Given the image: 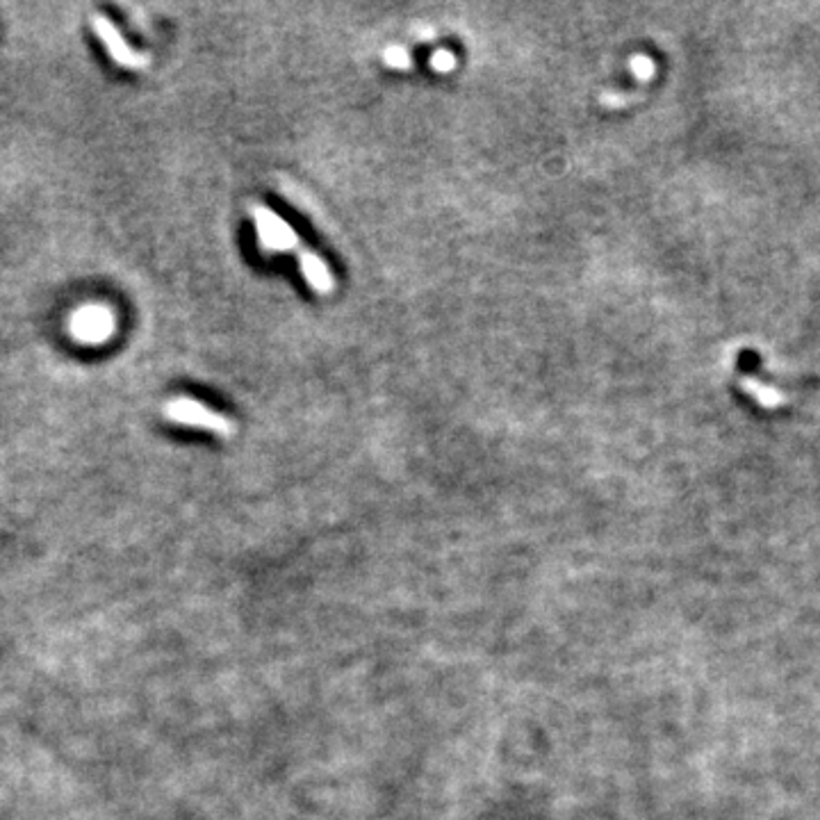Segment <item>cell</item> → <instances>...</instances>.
Wrapping results in <instances>:
<instances>
[{"instance_id":"5b68a950","label":"cell","mask_w":820,"mask_h":820,"mask_svg":"<svg viewBox=\"0 0 820 820\" xmlns=\"http://www.w3.org/2000/svg\"><path fill=\"white\" fill-rule=\"evenodd\" d=\"M299 267L301 274L306 278L308 285L313 287L319 294H331L335 287V278L331 274V269L326 267V262L317 256L313 251H301L299 253Z\"/></svg>"},{"instance_id":"277c9868","label":"cell","mask_w":820,"mask_h":820,"mask_svg":"<svg viewBox=\"0 0 820 820\" xmlns=\"http://www.w3.org/2000/svg\"><path fill=\"white\" fill-rule=\"evenodd\" d=\"M73 338L85 344L105 342L114 333V315L105 306H85L71 317Z\"/></svg>"},{"instance_id":"8992f818","label":"cell","mask_w":820,"mask_h":820,"mask_svg":"<svg viewBox=\"0 0 820 820\" xmlns=\"http://www.w3.org/2000/svg\"><path fill=\"white\" fill-rule=\"evenodd\" d=\"M383 62L390 69H410L413 67V55L404 46H390L383 51Z\"/></svg>"},{"instance_id":"3957f363","label":"cell","mask_w":820,"mask_h":820,"mask_svg":"<svg viewBox=\"0 0 820 820\" xmlns=\"http://www.w3.org/2000/svg\"><path fill=\"white\" fill-rule=\"evenodd\" d=\"M92 26L96 30V37L101 39V44L105 46V51L112 57L114 62L121 64L126 69H146L149 67V55L135 51L133 46L128 44L119 28L108 19L105 14H94L92 16Z\"/></svg>"},{"instance_id":"6da1fadb","label":"cell","mask_w":820,"mask_h":820,"mask_svg":"<svg viewBox=\"0 0 820 820\" xmlns=\"http://www.w3.org/2000/svg\"><path fill=\"white\" fill-rule=\"evenodd\" d=\"M164 415L176 424L219 433V436H224V438L233 436L235 433V424L228 420V417L215 413V410H210L208 406H203L201 401H196L192 397L171 399L169 404L164 406Z\"/></svg>"},{"instance_id":"52a82bcc","label":"cell","mask_w":820,"mask_h":820,"mask_svg":"<svg viewBox=\"0 0 820 820\" xmlns=\"http://www.w3.org/2000/svg\"><path fill=\"white\" fill-rule=\"evenodd\" d=\"M431 69L438 73H449L456 69V55L447 51V48H440V51H433L431 55Z\"/></svg>"},{"instance_id":"7a4b0ae2","label":"cell","mask_w":820,"mask_h":820,"mask_svg":"<svg viewBox=\"0 0 820 820\" xmlns=\"http://www.w3.org/2000/svg\"><path fill=\"white\" fill-rule=\"evenodd\" d=\"M251 219L256 224L258 242L269 253H283L299 249V235L294 228L287 224L283 217H278L274 210L265 208V205H249Z\"/></svg>"}]
</instances>
